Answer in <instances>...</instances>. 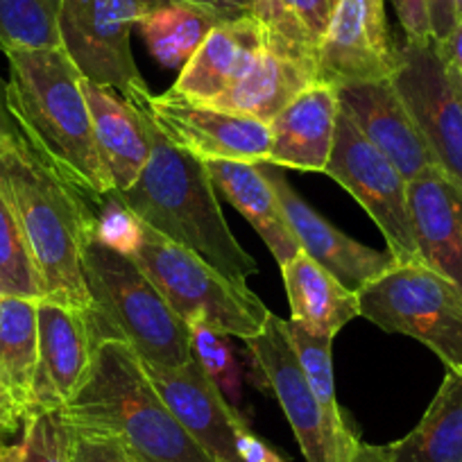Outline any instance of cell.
<instances>
[{"label": "cell", "instance_id": "1", "mask_svg": "<svg viewBox=\"0 0 462 462\" xmlns=\"http://www.w3.org/2000/svg\"><path fill=\"white\" fill-rule=\"evenodd\" d=\"M7 109L30 148L87 199L114 193L100 162L84 78L64 48L7 52Z\"/></svg>", "mask_w": 462, "mask_h": 462}, {"label": "cell", "instance_id": "2", "mask_svg": "<svg viewBox=\"0 0 462 462\" xmlns=\"http://www.w3.org/2000/svg\"><path fill=\"white\" fill-rule=\"evenodd\" d=\"M61 415L73 430L114 438L141 462H216L175 420L134 346L100 337Z\"/></svg>", "mask_w": 462, "mask_h": 462}, {"label": "cell", "instance_id": "3", "mask_svg": "<svg viewBox=\"0 0 462 462\" xmlns=\"http://www.w3.org/2000/svg\"><path fill=\"white\" fill-rule=\"evenodd\" d=\"M0 189L21 226L43 300L91 309L84 279V245L93 225L87 198L25 139L0 141Z\"/></svg>", "mask_w": 462, "mask_h": 462}, {"label": "cell", "instance_id": "4", "mask_svg": "<svg viewBox=\"0 0 462 462\" xmlns=\"http://www.w3.org/2000/svg\"><path fill=\"white\" fill-rule=\"evenodd\" d=\"M143 114L150 132V159L139 180L114 195L145 226L195 252L231 282L247 286L259 265L231 234L204 162L172 143L148 111L143 109Z\"/></svg>", "mask_w": 462, "mask_h": 462}, {"label": "cell", "instance_id": "5", "mask_svg": "<svg viewBox=\"0 0 462 462\" xmlns=\"http://www.w3.org/2000/svg\"><path fill=\"white\" fill-rule=\"evenodd\" d=\"M84 279L91 295L96 337H118L134 346L143 363L177 367L190 361V327L132 256L111 250L88 234Z\"/></svg>", "mask_w": 462, "mask_h": 462}, {"label": "cell", "instance_id": "6", "mask_svg": "<svg viewBox=\"0 0 462 462\" xmlns=\"http://www.w3.org/2000/svg\"><path fill=\"white\" fill-rule=\"evenodd\" d=\"M132 259L189 327L207 324L229 337L250 340L263 331L273 313L250 288L226 279L195 252L145 225Z\"/></svg>", "mask_w": 462, "mask_h": 462}, {"label": "cell", "instance_id": "7", "mask_svg": "<svg viewBox=\"0 0 462 462\" xmlns=\"http://www.w3.org/2000/svg\"><path fill=\"white\" fill-rule=\"evenodd\" d=\"M361 315L426 345L462 376V292L424 263H397L358 292Z\"/></svg>", "mask_w": 462, "mask_h": 462}, {"label": "cell", "instance_id": "8", "mask_svg": "<svg viewBox=\"0 0 462 462\" xmlns=\"http://www.w3.org/2000/svg\"><path fill=\"white\" fill-rule=\"evenodd\" d=\"M145 5V0H64L60 14L61 48L82 78L136 106L150 96L130 43Z\"/></svg>", "mask_w": 462, "mask_h": 462}, {"label": "cell", "instance_id": "9", "mask_svg": "<svg viewBox=\"0 0 462 462\" xmlns=\"http://www.w3.org/2000/svg\"><path fill=\"white\" fill-rule=\"evenodd\" d=\"M324 175L349 190L365 208L397 263H421L408 207V180L342 111Z\"/></svg>", "mask_w": 462, "mask_h": 462}, {"label": "cell", "instance_id": "10", "mask_svg": "<svg viewBox=\"0 0 462 462\" xmlns=\"http://www.w3.org/2000/svg\"><path fill=\"white\" fill-rule=\"evenodd\" d=\"M393 82L439 171L462 190V100L439 55L438 42H403Z\"/></svg>", "mask_w": 462, "mask_h": 462}, {"label": "cell", "instance_id": "11", "mask_svg": "<svg viewBox=\"0 0 462 462\" xmlns=\"http://www.w3.org/2000/svg\"><path fill=\"white\" fill-rule=\"evenodd\" d=\"M139 106L172 143L202 162H268L273 134L268 123L259 118L186 100L172 91L163 96L150 93Z\"/></svg>", "mask_w": 462, "mask_h": 462}, {"label": "cell", "instance_id": "12", "mask_svg": "<svg viewBox=\"0 0 462 462\" xmlns=\"http://www.w3.org/2000/svg\"><path fill=\"white\" fill-rule=\"evenodd\" d=\"M250 349L259 388L279 402L306 462H345L328 435L322 411L301 370L300 356L286 331V319L270 313L259 336L243 340Z\"/></svg>", "mask_w": 462, "mask_h": 462}, {"label": "cell", "instance_id": "13", "mask_svg": "<svg viewBox=\"0 0 462 462\" xmlns=\"http://www.w3.org/2000/svg\"><path fill=\"white\" fill-rule=\"evenodd\" d=\"M399 46L390 32L385 0H340L319 52V82L333 88L393 78Z\"/></svg>", "mask_w": 462, "mask_h": 462}, {"label": "cell", "instance_id": "14", "mask_svg": "<svg viewBox=\"0 0 462 462\" xmlns=\"http://www.w3.org/2000/svg\"><path fill=\"white\" fill-rule=\"evenodd\" d=\"M336 93L342 114L399 168L408 181L430 172H442L393 78L345 84L337 87Z\"/></svg>", "mask_w": 462, "mask_h": 462}, {"label": "cell", "instance_id": "15", "mask_svg": "<svg viewBox=\"0 0 462 462\" xmlns=\"http://www.w3.org/2000/svg\"><path fill=\"white\" fill-rule=\"evenodd\" d=\"M143 365L175 420L213 460L241 462L236 442L238 433L247 426L245 417L226 402L195 358L177 367Z\"/></svg>", "mask_w": 462, "mask_h": 462}, {"label": "cell", "instance_id": "16", "mask_svg": "<svg viewBox=\"0 0 462 462\" xmlns=\"http://www.w3.org/2000/svg\"><path fill=\"white\" fill-rule=\"evenodd\" d=\"M261 171L273 184L279 202H282L286 220L300 243L301 252L318 261L324 270L333 274L345 288L361 292L379 277L397 265V259L388 250H372L363 243L346 236L345 231L333 226L327 217L319 216L300 193L291 186V181L279 172L273 163H259Z\"/></svg>", "mask_w": 462, "mask_h": 462}, {"label": "cell", "instance_id": "17", "mask_svg": "<svg viewBox=\"0 0 462 462\" xmlns=\"http://www.w3.org/2000/svg\"><path fill=\"white\" fill-rule=\"evenodd\" d=\"M37 319L39 356L30 411H61L84 381L97 337L88 310L60 301L39 300Z\"/></svg>", "mask_w": 462, "mask_h": 462}, {"label": "cell", "instance_id": "18", "mask_svg": "<svg viewBox=\"0 0 462 462\" xmlns=\"http://www.w3.org/2000/svg\"><path fill=\"white\" fill-rule=\"evenodd\" d=\"M263 51V30L254 16L243 14L225 21L180 70L171 91L186 100L211 105L250 73Z\"/></svg>", "mask_w": 462, "mask_h": 462}, {"label": "cell", "instance_id": "19", "mask_svg": "<svg viewBox=\"0 0 462 462\" xmlns=\"http://www.w3.org/2000/svg\"><path fill=\"white\" fill-rule=\"evenodd\" d=\"M408 207L421 263L462 292V190L430 172L408 181Z\"/></svg>", "mask_w": 462, "mask_h": 462}, {"label": "cell", "instance_id": "20", "mask_svg": "<svg viewBox=\"0 0 462 462\" xmlns=\"http://www.w3.org/2000/svg\"><path fill=\"white\" fill-rule=\"evenodd\" d=\"M337 93L331 84L315 82L270 121L273 148L265 163L277 168L324 172L336 139Z\"/></svg>", "mask_w": 462, "mask_h": 462}, {"label": "cell", "instance_id": "21", "mask_svg": "<svg viewBox=\"0 0 462 462\" xmlns=\"http://www.w3.org/2000/svg\"><path fill=\"white\" fill-rule=\"evenodd\" d=\"M84 97L91 109L93 134L100 162L114 193L130 189L150 159V132L141 106L106 87L84 79Z\"/></svg>", "mask_w": 462, "mask_h": 462}, {"label": "cell", "instance_id": "22", "mask_svg": "<svg viewBox=\"0 0 462 462\" xmlns=\"http://www.w3.org/2000/svg\"><path fill=\"white\" fill-rule=\"evenodd\" d=\"M352 462H462V376L447 372L420 424L397 442H361Z\"/></svg>", "mask_w": 462, "mask_h": 462}, {"label": "cell", "instance_id": "23", "mask_svg": "<svg viewBox=\"0 0 462 462\" xmlns=\"http://www.w3.org/2000/svg\"><path fill=\"white\" fill-rule=\"evenodd\" d=\"M216 190H220L238 213L259 231L277 263L286 265L301 252L286 220L282 202L259 163L204 162Z\"/></svg>", "mask_w": 462, "mask_h": 462}, {"label": "cell", "instance_id": "24", "mask_svg": "<svg viewBox=\"0 0 462 462\" xmlns=\"http://www.w3.org/2000/svg\"><path fill=\"white\" fill-rule=\"evenodd\" d=\"M291 319L322 337H336L340 328L361 315L358 292L342 286L318 261L300 252L282 268Z\"/></svg>", "mask_w": 462, "mask_h": 462}, {"label": "cell", "instance_id": "25", "mask_svg": "<svg viewBox=\"0 0 462 462\" xmlns=\"http://www.w3.org/2000/svg\"><path fill=\"white\" fill-rule=\"evenodd\" d=\"M236 19L217 7L195 0H154L145 5L136 30L150 55L163 69H184L208 34L225 21Z\"/></svg>", "mask_w": 462, "mask_h": 462}, {"label": "cell", "instance_id": "26", "mask_svg": "<svg viewBox=\"0 0 462 462\" xmlns=\"http://www.w3.org/2000/svg\"><path fill=\"white\" fill-rule=\"evenodd\" d=\"M340 0H252L250 16L259 21L265 48L318 70L319 52Z\"/></svg>", "mask_w": 462, "mask_h": 462}, {"label": "cell", "instance_id": "27", "mask_svg": "<svg viewBox=\"0 0 462 462\" xmlns=\"http://www.w3.org/2000/svg\"><path fill=\"white\" fill-rule=\"evenodd\" d=\"M315 82H319L318 70L265 48L250 73L211 105L234 114L252 116L270 125L274 116L282 114L304 88Z\"/></svg>", "mask_w": 462, "mask_h": 462}, {"label": "cell", "instance_id": "28", "mask_svg": "<svg viewBox=\"0 0 462 462\" xmlns=\"http://www.w3.org/2000/svg\"><path fill=\"white\" fill-rule=\"evenodd\" d=\"M39 300L0 297V385L23 406L32 402V383L39 356Z\"/></svg>", "mask_w": 462, "mask_h": 462}, {"label": "cell", "instance_id": "29", "mask_svg": "<svg viewBox=\"0 0 462 462\" xmlns=\"http://www.w3.org/2000/svg\"><path fill=\"white\" fill-rule=\"evenodd\" d=\"M286 331L291 336L292 346H295L297 356H300L301 370L309 379L310 390L322 411L324 424H327L328 435L336 444L337 453L345 462H352L361 447V438L356 430L349 426L345 412L337 406L336 399V383H333V361H331V337H322L310 333L295 319H288Z\"/></svg>", "mask_w": 462, "mask_h": 462}, {"label": "cell", "instance_id": "30", "mask_svg": "<svg viewBox=\"0 0 462 462\" xmlns=\"http://www.w3.org/2000/svg\"><path fill=\"white\" fill-rule=\"evenodd\" d=\"M64 0H0V51L61 48L60 14Z\"/></svg>", "mask_w": 462, "mask_h": 462}, {"label": "cell", "instance_id": "31", "mask_svg": "<svg viewBox=\"0 0 462 462\" xmlns=\"http://www.w3.org/2000/svg\"><path fill=\"white\" fill-rule=\"evenodd\" d=\"M0 297L43 300L37 270L3 189H0Z\"/></svg>", "mask_w": 462, "mask_h": 462}, {"label": "cell", "instance_id": "32", "mask_svg": "<svg viewBox=\"0 0 462 462\" xmlns=\"http://www.w3.org/2000/svg\"><path fill=\"white\" fill-rule=\"evenodd\" d=\"M12 462H73V429L61 411H30Z\"/></svg>", "mask_w": 462, "mask_h": 462}, {"label": "cell", "instance_id": "33", "mask_svg": "<svg viewBox=\"0 0 462 462\" xmlns=\"http://www.w3.org/2000/svg\"><path fill=\"white\" fill-rule=\"evenodd\" d=\"M229 340L207 324H190V356L234 406L241 399V363Z\"/></svg>", "mask_w": 462, "mask_h": 462}, {"label": "cell", "instance_id": "34", "mask_svg": "<svg viewBox=\"0 0 462 462\" xmlns=\"http://www.w3.org/2000/svg\"><path fill=\"white\" fill-rule=\"evenodd\" d=\"M91 234L111 250L132 256L143 238V222L109 193L100 199V213H93Z\"/></svg>", "mask_w": 462, "mask_h": 462}, {"label": "cell", "instance_id": "35", "mask_svg": "<svg viewBox=\"0 0 462 462\" xmlns=\"http://www.w3.org/2000/svg\"><path fill=\"white\" fill-rule=\"evenodd\" d=\"M73 462H141L118 439L73 430Z\"/></svg>", "mask_w": 462, "mask_h": 462}, {"label": "cell", "instance_id": "36", "mask_svg": "<svg viewBox=\"0 0 462 462\" xmlns=\"http://www.w3.org/2000/svg\"><path fill=\"white\" fill-rule=\"evenodd\" d=\"M393 3L403 34H406V43L433 42L429 0H393Z\"/></svg>", "mask_w": 462, "mask_h": 462}, {"label": "cell", "instance_id": "37", "mask_svg": "<svg viewBox=\"0 0 462 462\" xmlns=\"http://www.w3.org/2000/svg\"><path fill=\"white\" fill-rule=\"evenodd\" d=\"M236 447L241 462H283V457L270 444H265L259 435L252 433L250 426H245L238 433Z\"/></svg>", "mask_w": 462, "mask_h": 462}, {"label": "cell", "instance_id": "38", "mask_svg": "<svg viewBox=\"0 0 462 462\" xmlns=\"http://www.w3.org/2000/svg\"><path fill=\"white\" fill-rule=\"evenodd\" d=\"M25 420V411L10 394L5 385H0V439L12 435Z\"/></svg>", "mask_w": 462, "mask_h": 462}, {"label": "cell", "instance_id": "39", "mask_svg": "<svg viewBox=\"0 0 462 462\" xmlns=\"http://www.w3.org/2000/svg\"><path fill=\"white\" fill-rule=\"evenodd\" d=\"M430 10V28H433L435 42H444L451 34L456 25V10H453V0H429Z\"/></svg>", "mask_w": 462, "mask_h": 462}, {"label": "cell", "instance_id": "40", "mask_svg": "<svg viewBox=\"0 0 462 462\" xmlns=\"http://www.w3.org/2000/svg\"><path fill=\"white\" fill-rule=\"evenodd\" d=\"M438 48L448 69H453L462 78V14L456 19L451 34L444 42H439Z\"/></svg>", "mask_w": 462, "mask_h": 462}, {"label": "cell", "instance_id": "41", "mask_svg": "<svg viewBox=\"0 0 462 462\" xmlns=\"http://www.w3.org/2000/svg\"><path fill=\"white\" fill-rule=\"evenodd\" d=\"M3 139H23V134L7 109V82L0 78V141Z\"/></svg>", "mask_w": 462, "mask_h": 462}, {"label": "cell", "instance_id": "42", "mask_svg": "<svg viewBox=\"0 0 462 462\" xmlns=\"http://www.w3.org/2000/svg\"><path fill=\"white\" fill-rule=\"evenodd\" d=\"M145 3H154V0H145ZM195 3H207V5L217 7V10L226 12L231 16L250 14L252 0H195Z\"/></svg>", "mask_w": 462, "mask_h": 462}, {"label": "cell", "instance_id": "43", "mask_svg": "<svg viewBox=\"0 0 462 462\" xmlns=\"http://www.w3.org/2000/svg\"><path fill=\"white\" fill-rule=\"evenodd\" d=\"M444 64H447V61H444ZM447 69H448V66H447ZM448 75H451V82H453V87H456L457 96H460V100H462V78H460V75H457L456 70H453V69H448Z\"/></svg>", "mask_w": 462, "mask_h": 462}, {"label": "cell", "instance_id": "44", "mask_svg": "<svg viewBox=\"0 0 462 462\" xmlns=\"http://www.w3.org/2000/svg\"><path fill=\"white\" fill-rule=\"evenodd\" d=\"M0 462H12V447L3 444V439H0Z\"/></svg>", "mask_w": 462, "mask_h": 462}, {"label": "cell", "instance_id": "45", "mask_svg": "<svg viewBox=\"0 0 462 462\" xmlns=\"http://www.w3.org/2000/svg\"><path fill=\"white\" fill-rule=\"evenodd\" d=\"M453 10H456V19L462 14V0H453Z\"/></svg>", "mask_w": 462, "mask_h": 462}]
</instances>
